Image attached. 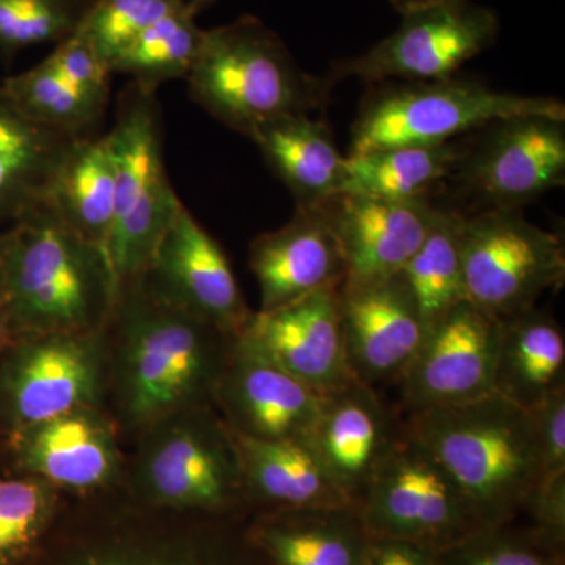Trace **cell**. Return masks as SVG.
<instances>
[{"label": "cell", "instance_id": "cell-1", "mask_svg": "<svg viewBox=\"0 0 565 565\" xmlns=\"http://www.w3.org/2000/svg\"><path fill=\"white\" fill-rule=\"evenodd\" d=\"M117 297L107 253L46 203L0 233V308L11 337L96 332Z\"/></svg>", "mask_w": 565, "mask_h": 565}, {"label": "cell", "instance_id": "cell-2", "mask_svg": "<svg viewBox=\"0 0 565 565\" xmlns=\"http://www.w3.org/2000/svg\"><path fill=\"white\" fill-rule=\"evenodd\" d=\"M405 430L460 487L484 527L509 525L537 482L530 412L500 394L408 414Z\"/></svg>", "mask_w": 565, "mask_h": 565}, {"label": "cell", "instance_id": "cell-3", "mask_svg": "<svg viewBox=\"0 0 565 565\" xmlns=\"http://www.w3.org/2000/svg\"><path fill=\"white\" fill-rule=\"evenodd\" d=\"M121 394L129 419L156 424L215 394L225 367L217 329L152 291L143 277L122 286Z\"/></svg>", "mask_w": 565, "mask_h": 565}, {"label": "cell", "instance_id": "cell-4", "mask_svg": "<svg viewBox=\"0 0 565 565\" xmlns=\"http://www.w3.org/2000/svg\"><path fill=\"white\" fill-rule=\"evenodd\" d=\"M185 81L193 102L245 137L278 118L310 115L333 84L305 73L280 36L253 17L204 31Z\"/></svg>", "mask_w": 565, "mask_h": 565}, {"label": "cell", "instance_id": "cell-5", "mask_svg": "<svg viewBox=\"0 0 565 565\" xmlns=\"http://www.w3.org/2000/svg\"><path fill=\"white\" fill-rule=\"evenodd\" d=\"M364 99L349 154L399 145H435L519 115L565 120L564 103L544 96L498 92L481 82H384Z\"/></svg>", "mask_w": 565, "mask_h": 565}, {"label": "cell", "instance_id": "cell-6", "mask_svg": "<svg viewBox=\"0 0 565 565\" xmlns=\"http://www.w3.org/2000/svg\"><path fill=\"white\" fill-rule=\"evenodd\" d=\"M107 143L115 170V215L107 258L117 291L150 267L182 203L167 174L154 93L131 85L121 98Z\"/></svg>", "mask_w": 565, "mask_h": 565}, {"label": "cell", "instance_id": "cell-7", "mask_svg": "<svg viewBox=\"0 0 565 565\" xmlns=\"http://www.w3.org/2000/svg\"><path fill=\"white\" fill-rule=\"evenodd\" d=\"M356 514L370 537L437 555L487 530L452 476L405 427L371 476Z\"/></svg>", "mask_w": 565, "mask_h": 565}, {"label": "cell", "instance_id": "cell-8", "mask_svg": "<svg viewBox=\"0 0 565 565\" xmlns=\"http://www.w3.org/2000/svg\"><path fill=\"white\" fill-rule=\"evenodd\" d=\"M520 211L463 214L467 300L500 321L531 310L542 294L565 281L563 236L534 225Z\"/></svg>", "mask_w": 565, "mask_h": 565}, {"label": "cell", "instance_id": "cell-9", "mask_svg": "<svg viewBox=\"0 0 565 565\" xmlns=\"http://www.w3.org/2000/svg\"><path fill=\"white\" fill-rule=\"evenodd\" d=\"M565 120L519 115L487 125L457 163V195L468 212L522 210L565 184Z\"/></svg>", "mask_w": 565, "mask_h": 565}, {"label": "cell", "instance_id": "cell-10", "mask_svg": "<svg viewBox=\"0 0 565 565\" xmlns=\"http://www.w3.org/2000/svg\"><path fill=\"white\" fill-rule=\"evenodd\" d=\"M497 13L471 0H451L403 14L397 31L356 57L334 63L329 79L367 84L448 79L492 46Z\"/></svg>", "mask_w": 565, "mask_h": 565}, {"label": "cell", "instance_id": "cell-11", "mask_svg": "<svg viewBox=\"0 0 565 565\" xmlns=\"http://www.w3.org/2000/svg\"><path fill=\"white\" fill-rule=\"evenodd\" d=\"M139 463L141 490L173 509H221L243 486L228 426L199 407L154 424Z\"/></svg>", "mask_w": 565, "mask_h": 565}, {"label": "cell", "instance_id": "cell-12", "mask_svg": "<svg viewBox=\"0 0 565 565\" xmlns=\"http://www.w3.org/2000/svg\"><path fill=\"white\" fill-rule=\"evenodd\" d=\"M99 332L21 338L0 370V403L14 429L96 404L103 382Z\"/></svg>", "mask_w": 565, "mask_h": 565}, {"label": "cell", "instance_id": "cell-13", "mask_svg": "<svg viewBox=\"0 0 565 565\" xmlns=\"http://www.w3.org/2000/svg\"><path fill=\"white\" fill-rule=\"evenodd\" d=\"M500 319L457 305L434 329L399 379L408 414L452 407L494 393Z\"/></svg>", "mask_w": 565, "mask_h": 565}, {"label": "cell", "instance_id": "cell-14", "mask_svg": "<svg viewBox=\"0 0 565 565\" xmlns=\"http://www.w3.org/2000/svg\"><path fill=\"white\" fill-rule=\"evenodd\" d=\"M143 278L167 302L233 340L253 313L225 252L182 203Z\"/></svg>", "mask_w": 565, "mask_h": 565}, {"label": "cell", "instance_id": "cell-15", "mask_svg": "<svg viewBox=\"0 0 565 565\" xmlns=\"http://www.w3.org/2000/svg\"><path fill=\"white\" fill-rule=\"evenodd\" d=\"M233 341L322 396L355 379L345 353L340 288L323 289L277 310L256 311Z\"/></svg>", "mask_w": 565, "mask_h": 565}, {"label": "cell", "instance_id": "cell-16", "mask_svg": "<svg viewBox=\"0 0 565 565\" xmlns=\"http://www.w3.org/2000/svg\"><path fill=\"white\" fill-rule=\"evenodd\" d=\"M345 353L353 377L375 386L399 382L427 329L403 275L364 286H340Z\"/></svg>", "mask_w": 565, "mask_h": 565}, {"label": "cell", "instance_id": "cell-17", "mask_svg": "<svg viewBox=\"0 0 565 565\" xmlns=\"http://www.w3.org/2000/svg\"><path fill=\"white\" fill-rule=\"evenodd\" d=\"M343 252V286H364L401 274L437 218L430 199L396 202L340 193L326 202Z\"/></svg>", "mask_w": 565, "mask_h": 565}, {"label": "cell", "instance_id": "cell-18", "mask_svg": "<svg viewBox=\"0 0 565 565\" xmlns=\"http://www.w3.org/2000/svg\"><path fill=\"white\" fill-rule=\"evenodd\" d=\"M250 267L262 291V311L340 288L344 258L327 204L297 206L281 228L259 234L252 243Z\"/></svg>", "mask_w": 565, "mask_h": 565}, {"label": "cell", "instance_id": "cell-19", "mask_svg": "<svg viewBox=\"0 0 565 565\" xmlns=\"http://www.w3.org/2000/svg\"><path fill=\"white\" fill-rule=\"evenodd\" d=\"M234 433L262 440H302L313 429L323 396L233 341L215 388Z\"/></svg>", "mask_w": 565, "mask_h": 565}, {"label": "cell", "instance_id": "cell-20", "mask_svg": "<svg viewBox=\"0 0 565 565\" xmlns=\"http://www.w3.org/2000/svg\"><path fill=\"white\" fill-rule=\"evenodd\" d=\"M401 430L374 386L353 379L351 384L323 396L307 444L356 508Z\"/></svg>", "mask_w": 565, "mask_h": 565}, {"label": "cell", "instance_id": "cell-21", "mask_svg": "<svg viewBox=\"0 0 565 565\" xmlns=\"http://www.w3.org/2000/svg\"><path fill=\"white\" fill-rule=\"evenodd\" d=\"M14 452L29 473L76 490L106 486L120 467L114 433L93 407L17 429Z\"/></svg>", "mask_w": 565, "mask_h": 565}, {"label": "cell", "instance_id": "cell-22", "mask_svg": "<svg viewBox=\"0 0 565 565\" xmlns=\"http://www.w3.org/2000/svg\"><path fill=\"white\" fill-rule=\"evenodd\" d=\"M230 429V427H228ZM232 433L243 486L278 511L356 509L302 440H262Z\"/></svg>", "mask_w": 565, "mask_h": 565}, {"label": "cell", "instance_id": "cell-23", "mask_svg": "<svg viewBox=\"0 0 565 565\" xmlns=\"http://www.w3.org/2000/svg\"><path fill=\"white\" fill-rule=\"evenodd\" d=\"M248 139L292 192L297 206H319L340 193L345 156L322 121L289 115L267 122Z\"/></svg>", "mask_w": 565, "mask_h": 565}, {"label": "cell", "instance_id": "cell-24", "mask_svg": "<svg viewBox=\"0 0 565 565\" xmlns=\"http://www.w3.org/2000/svg\"><path fill=\"white\" fill-rule=\"evenodd\" d=\"M24 114L0 87V222H13L46 199L74 140Z\"/></svg>", "mask_w": 565, "mask_h": 565}, {"label": "cell", "instance_id": "cell-25", "mask_svg": "<svg viewBox=\"0 0 565 565\" xmlns=\"http://www.w3.org/2000/svg\"><path fill=\"white\" fill-rule=\"evenodd\" d=\"M500 322L494 393L530 411L565 388L563 327L535 307Z\"/></svg>", "mask_w": 565, "mask_h": 565}, {"label": "cell", "instance_id": "cell-26", "mask_svg": "<svg viewBox=\"0 0 565 565\" xmlns=\"http://www.w3.org/2000/svg\"><path fill=\"white\" fill-rule=\"evenodd\" d=\"M44 203L82 239L107 253L115 215V170L106 136L73 141Z\"/></svg>", "mask_w": 565, "mask_h": 565}, {"label": "cell", "instance_id": "cell-27", "mask_svg": "<svg viewBox=\"0 0 565 565\" xmlns=\"http://www.w3.org/2000/svg\"><path fill=\"white\" fill-rule=\"evenodd\" d=\"M463 152L465 143L451 140L349 154L340 193L396 202L430 199L434 189L455 173Z\"/></svg>", "mask_w": 565, "mask_h": 565}, {"label": "cell", "instance_id": "cell-28", "mask_svg": "<svg viewBox=\"0 0 565 565\" xmlns=\"http://www.w3.org/2000/svg\"><path fill=\"white\" fill-rule=\"evenodd\" d=\"M367 541L356 509L280 511L255 531L275 565H362Z\"/></svg>", "mask_w": 565, "mask_h": 565}, {"label": "cell", "instance_id": "cell-29", "mask_svg": "<svg viewBox=\"0 0 565 565\" xmlns=\"http://www.w3.org/2000/svg\"><path fill=\"white\" fill-rule=\"evenodd\" d=\"M462 221L463 212L438 207L437 218L422 248L401 273L414 296L427 332L457 305L467 300Z\"/></svg>", "mask_w": 565, "mask_h": 565}, {"label": "cell", "instance_id": "cell-30", "mask_svg": "<svg viewBox=\"0 0 565 565\" xmlns=\"http://www.w3.org/2000/svg\"><path fill=\"white\" fill-rule=\"evenodd\" d=\"M188 7L174 10L136 40L111 63V74H125L148 93L174 79H185L202 46L204 31Z\"/></svg>", "mask_w": 565, "mask_h": 565}, {"label": "cell", "instance_id": "cell-31", "mask_svg": "<svg viewBox=\"0 0 565 565\" xmlns=\"http://www.w3.org/2000/svg\"><path fill=\"white\" fill-rule=\"evenodd\" d=\"M0 87L33 120L71 137H87L85 132L104 111L103 106L63 79L46 58L3 81Z\"/></svg>", "mask_w": 565, "mask_h": 565}, {"label": "cell", "instance_id": "cell-32", "mask_svg": "<svg viewBox=\"0 0 565 565\" xmlns=\"http://www.w3.org/2000/svg\"><path fill=\"white\" fill-rule=\"evenodd\" d=\"M184 6L185 0H90L79 29L111 68L141 32Z\"/></svg>", "mask_w": 565, "mask_h": 565}, {"label": "cell", "instance_id": "cell-33", "mask_svg": "<svg viewBox=\"0 0 565 565\" xmlns=\"http://www.w3.org/2000/svg\"><path fill=\"white\" fill-rule=\"evenodd\" d=\"M90 0H0V47L61 43L79 28Z\"/></svg>", "mask_w": 565, "mask_h": 565}, {"label": "cell", "instance_id": "cell-34", "mask_svg": "<svg viewBox=\"0 0 565 565\" xmlns=\"http://www.w3.org/2000/svg\"><path fill=\"white\" fill-rule=\"evenodd\" d=\"M52 505L54 494L43 479L0 481V565H14L28 555Z\"/></svg>", "mask_w": 565, "mask_h": 565}, {"label": "cell", "instance_id": "cell-35", "mask_svg": "<svg viewBox=\"0 0 565 565\" xmlns=\"http://www.w3.org/2000/svg\"><path fill=\"white\" fill-rule=\"evenodd\" d=\"M438 565H564L563 552L537 531L487 527L437 555Z\"/></svg>", "mask_w": 565, "mask_h": 565}, {"label": "cell", "instance_id": "cell-36", "mask_svg": "<svg viewBox=\"0 0 565 565\" xmlns=\"http://www.w3.org/2000/svg\"><path fill=\"white\" fill-rule=\"evenodd\" d=\"M62 565H226L206 550L180 542H115L92 546Z\"/></svg>", "mask_w": 565, "mask_h": 565}, {"label": "cell", "instance_id": "cell-37", "mask_svg": "<svg viewBox=\"0 0 565 565\" xmlns=\"http://www.w3.org/2000/svg\"><path fill=\"white\" fill-rule=\"evenodd\" d=\"M46 61L82 95L106 107L109 102L111 71L79 28L57 43Z\"/></svg>", "mask_w": 565, "mask_h": 565}, {"label": "cell", "instance_id": "cell-38", "mask_svg": "<svg viewBox=\"0 0 565 565\" xmlns=\"http://www.w3.org/2000/svg\"><path fill=\"white\" fill-rule=\"evenodd\" d=\"M527 412L537 448L539 479L565 475V388Z\"/></svg>", "mask_w": 565, "mask_h": 565}, {"label": "cell", "instance_id": "cell-39", "mask_svg": "<svg viewBox=\"0 0 565 565\" xmlns=\"http://www.w3.org/2000/svg\"><path fill=\"white\" fill-rule=\"evenodd\" d=\"M525 511L533 516V530L563 552L565 544V475L539 479L527 497Z\"/></svg>", "mask_w": 565, "mask_h": 565}, {"label": "cell", "instance_id": "cell-40", "mask_svg": "<svg viewBox=\"0 0 565 565\" xmlns=\"http://www.w3.org/2000/svg\"><path fill=\"white\" fill-rule=\"evenodd\" d=\"M362 565H438L437 553L393 539L370 537Z\"/></svg>", "mask_w": 565, "mask_h": 565}, {"label": "cell", "instance_id": "cell-41", "mask_svg": "<svg viewBox=\"0 0 565 565\" xmlns=\"http://www.w3.org/2000/svg\"><path fill=\"white\" fill-rule=\"evenodd\" d=\"M394 9L401 14L411 13V11L426 9V7L438 6V3L451 2V0H390Z\"/></svg>", "mask_w": 565, "mask_h": 565}, {"label": "cell", "instance_id": "cell-42", "mask_svg": "<svg viewBox=\"0 0 565 565\" xmlns=\"http://www.w3.org/2000/svg\"><path fill=\"white\" fill-rule=\"evenodd\" d=\"M217 2L218 0H185V7H188V10L196 18L200 13H203L204 10L210 9V7Z\"/></svg>", "mask_w": 565, "mask_h": 565}, {"label": "cell", "instance_id": "cell-43", "mask_svg": "<svg viewBox=\"0 0 565 565\" xmlns=\"http://www.w3.org/2000/svg\"><path fill=\"white\" fill-rule=\"evenodd\" d=\"M11 337L9 323H7L6 315H3L2 308H0V344Z\"/></svg>", "mask_w": 565, "mask_h": 565}]
</instances>
